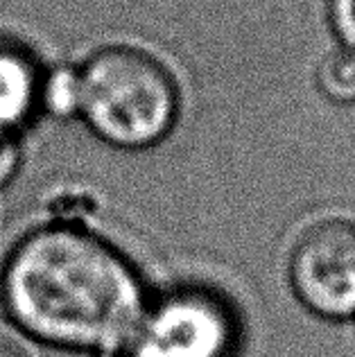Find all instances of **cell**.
I'll use <instances>...</instances> for the list:
<instances>
[{"label":"cell","mask_w":355,"mask_h":357,"mask_svg":"<svg viewBox=\"0 0 355 357\" xmlns=\"http://www.w3.org/2000/svg\"><path fill=\"white\" fill-rule=\"evenodd\" d=\"M0 296L12 321L39 342L100 353L132 340L147 305L134 265L114 244L59 222L12 249Z\"/></svg>","instance_id":"6da1fadb"},{"label":"cell","mask_w":355,"mask_h":357,"mask_svg":"<svg viewBox=\"0 0 355 357\" xmlns=\"http://www.w3.org/2000/svg\"><path fill=\"white\" fill-rule=\"evenodd\" d=\"M80 118L102 143L125 152L167 138L179 118V91L165 66L132 45H109L80 68Z\"/></svg>","instance_id":"7a4b0ae2"},{"label":"cell","mask_w":355,"mask_h":357,"mask_svg":"<svg viewBox=\"0 0 355 357\" xmlns=\"http://www.w3.org/2000/svg\"><path fill=\"white\" fill-rule=\"evenodd\" d=\"M240 326L229 301L202 285L165 292L125 344L132 357H233Z\"/></svg>","instance_id":"3957f363"},{"label":"cell","mask_w":355,"mask_h":357,"mask_svg":"<svg viewBox=\"0 0 355 357\" xmlns=\"http://www.w3.org/2000/svg\"><path fill=\"white\" fill-rule=\"evenodd\" d=\"M289 280L315 314L355 317V222L333 218L303 231L289 256Z\"/></svg>","instance_id":"277c9868"},{"label":"cell","mask_w":355,"mask_h":357,"mask_svg":"<svg viewBox=\"0 0 355 357\" xmlns=\"http://www.w3.org/2000/svg\"><path fill=\"white\" fill-rule=\"evenodd\" d=\"M43 75L23 48L0 41V136L18 131L41 107Z\"/></svg>","instance_id":"5b68a950"},{"label":"cell","mask_w":355,"mask_h":357,"mask_svg":"<svg viewBox=\"0 0 355 357\" xmlns=\"http://www.w3.org/2000/svg\"><path fill=\"white\" fill-rule=\"evenodd\" d=\"M315 84L322 96L340 107L355 105V50L338 45L324 54L315 70Z\"/></svg>","instance_id":"8992f818"},{"label":"cell","mask_w":355,"mask_h":357,"mask_svg":"<svg viewBox=\"0 0 355 357\" xmlns=\"http://www.w3.org/2000/svg\"><path fill=\"white\" fill-rule=\"evenodd\" d=\"M41 107L57 118L80 114V75L75 68L50 70L41 82Z\"/></svg>","instance_id":"52a82bcc"},{"label":"cell","mask_w":355,"mask_h":357,"mask_svg":"<svg viewBox=\"0 0 355 357\" xmlns=\"http://www.w3.org/2000/svg\"><path fill=\"white\" fill-rule=\"evenodd\" d=\"M326 16L338 45L355 50V0H326Z\"/></svg>","instance_id":"ba28073f"},{"label":"cell","mask_w":355,"mask_h":357,"mask_svg":"<svg viewBox=\"0 0 355 357\" xmlns=\"http://www.w3.org/2000/svg\"><path fill=\"white\" fill-rule=\"evenodd\" d=\"M23 163V147L18 136H0V188H5Z\"/></svg>","instance_id":"9c48e42d"},{"label":"cell","mask_w":355,"mask_h":357,"mask_svg":"<svg viewBox=\"0 0 355 357\" xmlns=\"http://www.w3.org/2000/svg\"><path fill=\"white\" fill-rule=\"evenodd\" d=\"M0 357H27V355L14 340H9L7 335L0 333Z\"/></svg>","instance_id":"30bf717a"},{"label":"cell","mask_w":355,"mask_h":357,"mask_svg":"<svg viewBox=\"0 0 355 357\" xmlns=\"http://www.w3.org/2000/svg\"><path fill=\"white\" fill-rule=\"evenodd\" d=\"M100 357H132V355H129V351L125 349V346H120V349H116V351L100 353Z\"/></svg>","instance_id":"8fae6325"}]
</instances>
